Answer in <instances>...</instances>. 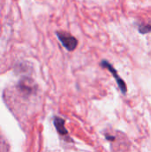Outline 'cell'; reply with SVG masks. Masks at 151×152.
<instances>
[{
    "instance_id": "4",
    "label": "cell",
    "mask_w": 151,
    "mask_h": 152,
    "mask_svg": "<svg viewBox=\"0 0 151 152\" xmlns=\"http://www.w3.org/2000/svg\"><path fill=\"white\" fill-rule=\"evenodd\" d=\"M54 125H55L58 132L61 134H67L66 128L64 127V121H63V119H61L60 118H56L55 120H54Z\"/></svg>"
},
{
    "instance_id": "2",
    "label": "cell",
    "mask_w": 151,
    "mask_h": 152,
    "mask_svg": "<svg viewBox=\"0 0 151 152\" xmlns=\"http://www.w3.org/2000/svg\"><path fill=\"white\" fill-rule=\"evenodd\" d=\"M101 65H102L103 67H105V68H107V69H109V71H110V72L112 73V75L114 76V77L117 79V84H118V86H119V87H120V90H121L124 94H125V93H126V86H125V82L123 81V79H121V78L118 77V75H117L116 69H114V68H113L108 61H103L101 62Z\"/></svg>"
},
{
    "instance_id": "3",
    "label": "cell",
    "mask_w": 151,
    "mask_h": 152,
    "mask_svg": "<svg viewBox=\"0 0 151 152\" xmlns=\"http://www.w3.org/2000/svg\"><path fill=\"white\" fill-rule=\"evenodd\" d=\"M10 151V145L0 130V152H9Z\"/></svg>"
},
{
    "instance_id": "1",
    "label": "cell",
    "mask_w": 151,
    "mask_h": 152,
    "mask_svg": "<svg viewBox=\"0 0 151 152\" xmlns=\"http://www.w3.org/2000/svg\"><path fill=\"white\" fill-rule=\"evenodd\" d=\"M57 37L62 45L69 51H73L77 46V40L71 35L65 32H58Z\"/></svg>"
}]
</instances>
